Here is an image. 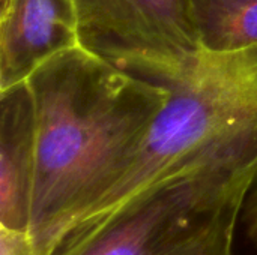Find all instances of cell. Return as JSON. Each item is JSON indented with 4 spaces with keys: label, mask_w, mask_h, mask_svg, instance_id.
Masks as SVG:
<instances>
[{
    "label": "cell",
    "mask_w": 257,
    "mask_h": 255,
    "mask_svg": "<svg viewBox=\"0 0 257 255\" xmlns=\"http://www.w3.org/2000/svg\"><path fill=\"white\" fill-rule=\"evenodd\" d=\"M0 255H36L27 233L0 228Z\"/></svg>",
    "instance_id": "9c48e42d"
},
{
    "label": "cell",
    "mask_w": 257,
    "mask_h": 255,
    "mask_svg": "<svg viewBox=\"0 0 257 255\" xmlns=\"http://www.w3.org/2000/svg\"><path fill=\"white\" fill-rule=\"evenodd\" d=\"M38 167L36 108L29 81L0 90V228L27 233Z\"/></svg>",
    "instance_id": "8992f818"
},
{
    "label": "cell",
    "mask_w": 257,
    "mask_h": 255,
    "mask_svg": "<svg viewBox=\"0 0 257 255\" xmlns=\"http://www.w3.org/2000/svg\"><path fill=\"white\" fill-rule=\"evenodd\" d=\"M75 47L74 0H2L0 90L26 81L48 59Z\"/></svg>",
    "instance_id": "5b68a950"
},
{
    "label": "cell",
    "mask_w": 257,
    "mask_h": 255,
    "mask_svg": "<svg viewBox=\"0 0 257 255\" xmlns=\"http://www.w3.org/2000/svg\"><path fill=\"white\" fill-rule=\"evenodd\" d=\"M38 125V167L29 237L50 255L130 170L170 87L75 47L29 78Z\"/></svg>",
    "instance_id": "6da1fadb"
},
{
    "label": "cell",
    "mask_w": 257,
    "mask_h": 255,
    "mask_svg": "<svg viewBox=\"0 0 257 255\" xmlns=\"http://www.w3.org/2000/svg\"><path fill=\"white\" fill-rule=\"evenodd\" d=\"M256 174L199 171L169 179L77 224L50 255H233Z\"/></svg>",
    "instance_id": "3957f363"
},
{
    "label": "cell",
    "mask_w": 257,
    "mask_h": 255,
    "mask_svg": "<svg viewBox=\"0 0 257 255\" xmlns=\"http://www.w3.org/2000/svg\"><path fill=\"white\" fill-rule=\"evenodd\" d=\"M241 222L248 242L257 249V174L245 194L241 210Z\"/></svg>",
    "instance_id": "ba28073f"
},
{
    "label": "cell",
    "mask_w": 257,
    "mask_h": 255,
    "mask_svg": "<svg viewBox=\"0 0 257 255\" xmlns=\"http://www.w3.org/2000/svg\"><path fill=\"white\" fill-rule=\"evenodd\" d=\"M78 47L170 86L191 78L206 50L191 0H74Z\"/></svg>",
    "instance_id": "277c9868"
},
{
    "label": "cell",
    "mask_w": 257,
    "mask_h": 255,
    "mask_svg": "<svg viewBox=\"0 0 257 255\" xmlns=\"http://www.w3.org/2000/svg\"><path fill=\"white\" fill-rule=\"evenodd\" d=\"M206 51L257 48V0H191Z\"/></svg>",
    "instance_id": "52a82bcc"
},
{
    "label": "cell",
    "mask_w": 257,
    "mask_h": 255,
    "mask_svg": "<svg viewBox=\"0 0 257 255\" xmlns=\"http://www.w3.org/2000/svg\"><path fill=\"white\" fill-rule=\"evenodd\" d=\"M169 87L130 170L83 221L173 177L257 173V48L208 51L191 78Z\"/></svg>",
    "instance_id": "7a4b0ae2"
}]
</instances>
